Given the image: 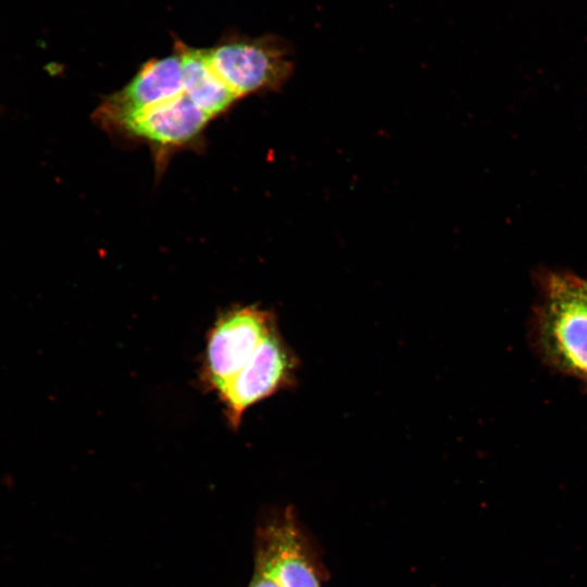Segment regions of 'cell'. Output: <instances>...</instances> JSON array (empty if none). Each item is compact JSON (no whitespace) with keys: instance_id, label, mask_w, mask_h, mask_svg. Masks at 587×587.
Here are the masks:
<instances>
[{"instance_id":"6da1fadb","label":"cell","mask_w":587,"mask_h":587,"mask_svg":"<svg viewBox=\"0 0 587 587\" xmlns=\"http://www.w3.org/2000/svg\"><path fill=\"white\" fill-rule=\"evenodd\" d=\"M208 55L238 99L279 90L294 71L289 46L273 35L228 38L208 49Z\"/></svg>"},{"instance_id":"7a4b0ae2","label":"cell","mask_w":587,"mask_h":587,"mask_svg":"<svg viewBox=\"0 0 587 587\" xmlns=\"http://www.w3.org/2000/svg\"><path fill=\"white\" fill-rule=\"evenodd\" d=\"M276 325L274 313L257 305H237L222 312L207 335L200 369L204 389L223 390Z\"/></svg>"},{"instance_id":"3957f363","label":"cell","mask_w":587,"mask_h":587,"mask_svg":"<svg viewBox=\"0 0 587 587\" xmlns=\"http://www.w3.org/2000/svg\"><path fill=\"white\" fill-rule=\"evenodd\" d=\"M299 360L277 325L261 341L245 366L217 395L229 426L239 428L245 412L261 400L296 384Z\"/></svg>"},{"instance_id":"277c9868","label":"cell","mask_w":587,"mask_h":587,"mask_svg":"<svg viewBox=\"0 0 587 587\" xmlns=\"http://www.w3.org/2000/svg\"><path fill=\"white\" fill-rule=\"evenodd\" d=\"M542 283L541 328L545 342L563 365L587 376V303L579 277L549 273Z\"/></svg>"},{"instance_id":"5b68a950","label":"cell","mask_w":587,"mask_h":587,"mask_svg":"<svg viewBox=\"0 0 587 587\" xmlns=\"http://www.w3.org/2000/svg\"><path fill=\"white\" fill-rule=\"evenodd\" d=\"M212 120L183 92L180 96L139 112L126 120L111 134L150 146L158 168L170 154L179 149L202 145L203 134Z\"/></svg>"},{"instance_id":"8992f818","label":"cell","mask_w":587,"mask_h":587,"mask_svg":"<svg viewBox=\"0 0 587 587\" xmlns=\"http://www.w3.org/2000/svg\"><path fill=\"white\" fill-rule=\"evenodd\" d=\"M180 59L176 51L147 61L122 89L107 96L95 112L99 125L111 133L135 114L183 93Z\"/></svg>"},{"instance_id":"52a82bcc","label":"cell","mask_w":587,"mask_h":587,"mask_svg":"<svg viewBox=\"0 0 587 587\" xmlns=\"http://www.w3.org/2000/svg\"><path fill=\"white\" fill-rule=\"evenodd\" d=\"M180 59L185 96L211 118L226 112L238 98L213 68L208 50L196 49L175 40Z\"/></svg>"},{"instance_id":"ba28073f","label":"cell","mask_w":587,"mask_h":587,"mask_svg":"<svg viewBox=\"0 0 587 587\" xmlns=\"http://www.w3.org/2000/svg\"><path fill=\"white\" fill-rule=\"evenodd\" d=\"M264 552L259 571L273 577L282 587H320L290 527L271 534Z\"/></svg>"},{"instance_id":"9c48e42d","label":"cell","mask_w":587,"mask_h":587,"mask_svg":"<svg viewBox=\"0 0 587 587\" xmlns=\"http://www.w3.org/2000/svg\"><path fill=\"white\" fill-rule=\"evenodd\" d=\"M250 587H282L277 580L259 571L258 576L253 579Z\"/></svg>"},{"instance_id":"30bf717a","label":"cell","mask_w":587,"mask_h":587,"mask_svg":"<svg viewBox=\"0 0 587 587\" xmlns=\"http://www.w3.org/2000/svg\"><path fill=\"white\" fill-rule=\"evenodd\" d=\"M579 285H580V289L585 298V301L587 303V279H583L579 277Z\"/></svg>"}]
</instances>
